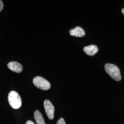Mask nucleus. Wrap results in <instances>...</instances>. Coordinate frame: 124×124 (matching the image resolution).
Segmentation results:
<instances>
[{
    "mask_svg": "<svg viewBox=\"0 0 124 124\" xmlns=\"http://www.w3.org/2000/svg\"><path fill=\"white\" fill-rule=\"evenodd\" d=\"M33 82L36 87L43 90H47L51 87L49 81L41 76L35 77L33 80Z\"/></svg>",
    "mask_w": 124,
    "mask_h": 124,
    "instance_id": "obj_3",
    "label": "nucleus"
},
{
    "mask_svg": "<svg viewBox=\"0 0 124 124\" xmlns=\"http://www.w3.org/2000/svg\"><path fill=\"white\" fill-rule=\"evenodd\" d=\"M3 8V3L2 1V0H0V12L1 11Z\"/></svg>",
    "mask_w": 124,
    "mask_h": 124,
    "instance_id": "obj_10",
    "label": "nucleus"
},
{
    "mask_svg": "<svg viewBox=\"0 0 124 124\" xmlns=\"http://www.w3.org/2000/svg\"><path fill=\"white\" fill-rule=\"evenodd\" d=\"M121 11H122V13L123 14V15H124V8H123V9H122Z\"/></svg>",
    "mask_w": 124,
    "mask_h": 124,
    "instance_id": "obj_12",
    "label": "nucleus"
},
{
    "mask_svg": "<svg viewBox=\"0 0 124 124\" xmlns=\"http://www.w3.org/2000/svg\"><path fill=\"white\" fill-rule=\"evenodd\" d=\"M8 100L10 105L14 109H18L22 105V100L20 95L14 91L9 93Z\"/></svg>",
    "mask_w": 124,
    "mask_h": 124,
    "instance_id": "obj_2",
    "label": "nucleus"
},
{
    "mask_svg": "<svg viewBox=\"0 0 124 124\" xmlns=\"http://www.w3.org/2000/svg\"><path fill=\"white\" fill-rule=\"evenodd\" d=\"M70 34L72 36L81 37L85 35V32L81 27L77 26L74 29H71L70 31Z\"/></svg>",
    "mask_w": 124,
    "mask_h": 124,
    "instance_id": "obj_7",
    "label": "nucleus"
},
{
    "mask_svg": "<svg viewBox=\"0 0 124 124\" xmlns=\"http://www.w3.org/2000/svg\"><path fill=\"white\" fill-rule=\"evenodd\" d=\"M44 107L46 115L50 120H53L54 117L55 108L52 103L48 100H45L44 102Z\"/></svg>",
    "mask_w": 124,
    "mask_h": 124,
    "instance_id": "obj_4",
    "label": "nucleus"
},
{
    "mask_svg": "<svg viewBox=\"0 0 124 124\" xmlns=\"http://www.w3.org/2000/svg\"><path fill=\"white\" fill-rule=\"evenodd\" d=\"M34 116L37 124H46L43 116L39 110H36L34 113Z\"/></svg>",
    "mask_w": 124,
    "mask_h": 124,
    "instance_id": "obj_8",
    "label": "nucleus"
},
{
    "mask_svg": "<svg viewBox=\"0 0 124 124\" xmlns=\"http://www.w3.org/2000/svg\"><path fill=\"white\" fill-rule=\"evenodd\" d=\"M8 67L11 70L16 73H19L22 71V65L20 63L16 61L10 62L8 64Z\"/></svg>",
    "mask_w": 124,
    "mask_h": 124,
    "instance_id": "obj_5",
    "label": "nucleus"
},
{
    "mask_svg": "<svg viewBox=\"0 0 124 124\" xmlns=\"http://www.w3.org/2000/svg\"><path fill=\"white\" fill-rule=\"evenodd\" d=\"M57 124H66V123L64 119L62 118H61L58 120Z\"/></svg>",
    "mask_w": 124,
    "mask_h": 124,
    "instance_id": "obj_9",
    "label": "nucleus"
},
{
    "mask_svg": "<svg viewBox=\"0 0 124 124\" xmlns=\"http://www.w3.org/2000/svg\"><path fill=\"white\" fill-rule=\"evenodd\" d=\"M104 69L108 75L114 80L118 81L121 79V76L118 67L112 63H106L105 65Z\"/></svg>",
    "mask_w": 124,
    "mask_h": 124,
    "instance_id": "obj_1",
    "label": "nucleus"
},
{
    "mask_svg": "<svg viewBox=\"0 0 124 124\" xmlns=\"http://www.w3.org/2000/svg\"><path fill=\"white\" fill-rule=\"evenodd\" d=\"M25 124H35L32 121H31V120H28V121H27L26 122V123Z\"/></svg>",
    "mask_w": 124,
    "mask_h": 124,
    "instance_id": "obj_11",
    "label": "nucleus"
},
{
    "mask_svg": "<svg viewBox=\"0 0 124 124\" xmlns=\"http://www.w3.org/2000/svg\"><path fill=\"white\" fill-rule=\"evenodd\" d=\"M83 50L85 53L89 56H93L98 53V48L97 46L91 45L85 46Z\"/></svg>",
    "mask_w": 124,
    "mask_h": 124,
    "instance_id": "obj_6",
    "label": "nucleus"
}]
</instances>
